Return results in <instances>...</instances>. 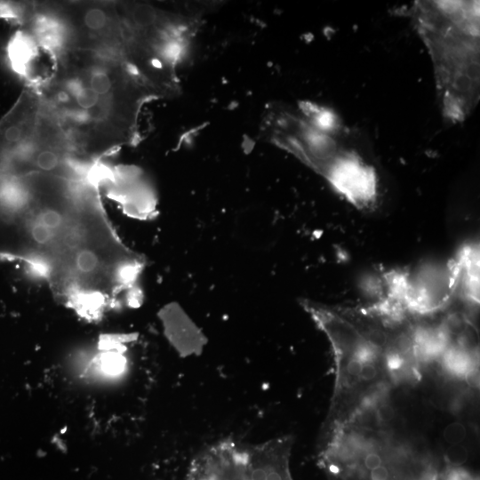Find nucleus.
I'll return each mask as SVG.
<instances>
[{"label":"nucleus","mask_w":480,"mask_h":480,"mask_svg":"<svg viewBox=\"0 0 480 480\" xmlns=\"http://www.w3.org/2000/svg\"><path fill=\"white\" fill-rule=\"evenodd\" d=\"M246 447L223 440L199 453L186 480H245Z\"/></svg>","instance_id":"obj_7"},{"label":"nucleus","mask_w":480,"mask_h":480,"mask_svg":"<svg viewBox=\"0 0 480 480\" xmlns=\"http://www.w3.org/2000/svg\"><path fill=\"white\" fill-rule=\"evenodd\" d=\"M466 435V428L460 422H452L447 425L443 432L444 438L450 445L461 444Z\"/></svg>","instance_id":"obj_10"},{"label":"nucleus","mask_w":480,"mask_h":480,"mask_svg":"<svg viewBox=\"0 0 480 480\" xmlns=\"http://www.w3.org/2000/svg\"><path fill=\"white\" fill-rule=\"evenodd\" d=\"M468 458V450L461 444H451L445 454L447 462L452 467L462 465L467 461Z\"/></svg>","instance_id":"obj_11"},{"label":"nucleus","mask_w":480,"mask_h":480,"mask_svg":"<svg viewBox=\"0 0 480 480\" xmlns=\"http://www.w3.org/2000/svg\"><path fill=\"white\" fill-rule=\"evenodd\" d=\"M377 375L376 366L372 363H366L363 364L361 372L359 374L360 378L364 380H371L374 379Z\"/></svg>","instance_id":"obj_15"},{"label":"nucleus","mask_w":480,"mask_h":480,"mask_svg":"<svg viewBox=\"0 0 480 480\" xmlns=\"http://www.w3.org/2000/svg\"><path fill=\"white\" fill-rule=\"evenodd\" d=\"M410 12L433 62L443 116L461 122L479 100V1H415Z\"/></svg>","instance_id":"obj_3"},{"label":"nucleus","mask_w":480,"mask_h":480,"mask_svg":"<svg viewBox=\"0 0 480 480\" xmlns=\"http://www.w3.org/2000/svg\"><path fill=\"white\" fill-rule=\"evenodd\" d=\"M34 89L43 111L92 160L135 144L143 107L164 98L128 61L88 50L60 54Z\"/></svg>","instance_id":"obj_2"},{"label":"nucleus","mask_w":480,"mask_h":480,"mask_svg":"<svg viewBox=\"0 0 480 480\" xmlns=\"http://www.w3.org/2000/svg\"><path fill=\"white\" fill-rule=\"evenodd\" d=\"M465 380L471 388H478L479 386V372L476 368H468L465 372Z\"/></svg>","instance_id":"obj_14"},{"label":"nucleus","mask_w":480,"mask_h":480,"mask_svg":"<svg viewBox=\"0 0 480 480\" xmlns=\"http://www.w3.org/2000/svg\"><path fill=\"white\" fill-rule=\"evenodd\" d=\"M101 196L90 180L0 168V259L26 263L88 322L141 303L147 262L118 236Z\"/></svg>","instance_id":"obj_1"},{"label":"nucleus","mask_w":480,"mask_h":480,"mask_svg":"<svg viewBox=\"0 0 480 480\" xmlns=\"http://www.w3.org/2000/svg\"><path fill=\"white\" fill-rule=\"evenodd\" d=\"M394 412L392 408L387 404L380 406L378 409L377 415L378 418L382 421H388L392 419Z\"/></svg>","instance_id":"obj_17"},{"label":"nucleus","mask_w":480,"mask_h":480,"mask_svg":"<svg viewBox=\"0 0 480 480\" xmlns=\"http://www.w3.org/2000/svg\"><path fill=\"white\" fill-rule=\"evenodd\" d=\"M45 52L36 38L26 29L18 30L10 40L7 54L12 68L29 82L35 88L40 83L39 70L36 68L39 52Z\"/></svg>","instance_id":"obj_9"},{"label":"nucleus","mask_w":480,"mask_h":480,"mask_svg":"<svg viewBox=\"0 0 480 480\" xmlns=\"http://www.w3.org/2000/svg\"><path fill=\"white\" fill-rule=\"evenodd\" d=\"M369 480H393L390 468L383 464L367 473Z\"/></svg>","instance_id":"obj_13"},{"label":"nucleus","mask_w":480,"mask_h":480,"mask_svg":"<svg viewBox=\"0 0 480 480\" xmlns=\"http://www.w3.org/2000/svg\"><path fill=\"white\" fill-rule=\"evenodd\" d=\"M51 4L62 27L64 52L88 50L131 63L116 2L68 1Z\"/></svg>","instance_id":"obj_5"},{"label":"nucleus","mask_w":480,"mask_h":480,"mask_svg":"<svg viewBox=\"0 0 480 480\" xmlns=\"http://www.w3.org/2000/svg\"><path fill=\"white\" fill-rule=\"evenodd\" d=\"M382 457L375 452H371L365 455L363 460L364 470L367 473L378 467L383 465Z\"/></svg>","instance_id":"obj_12"},{"label":"nucleus","mask_w":480,"mask_h":480,"mask_svg":"<svg viewBox=\"0 0 480 480\" xmlns=\"http://www.w3.org/2000/svg\"><path fill=\"white\" fill-rule=\"evenodd\" d=\"M269 138L323 176L359 209L375 204V169L351 147L350 135L335 116L324 109L280 107L266 120Z\"/></svg>","instance_id":"obj_4"},{"label":"nucleus","mask_w":480,"mask_h":480,"mask_svg":"<svg viewBox=\"0 0 480 480\" xmlns=\"http://www.w3.org/2000/svg\"><path fill=\"white\" fill-rule=\"evenodd\" d=\"M41 116L37 92L28 87L0 119V162L22 150L33 140Z\"/></svg>","instance_id":"obj_6"},{"label":"nucleus","mask_w":480,"mask_h":480,"mask_svg":"<svg viewBox=\"0 0 480 480\" xmlns=\"http://www.w3.org/2000/svg\"><path fill=\"white\" fill-rule=\"evenodd\" d=\"M289 443L276 439L246 447L245 480H292L288 468Z\"/></svg>","instance_id":"obj_8"},{"label":"nucleus","mask_w":480,"mask_h":480,"mask_svg":"<svg viewBox=\"0 0 480 480\" xmlns=\"http://www.w3.org/2000/svg\"><path fill=\"white\" fill-rule=\"evenodd\" d=\"M363 364L360 361L356 358L350 357L347 364V371L348 374L352 376H359Z\"/></svg>","instance_id":"obj_16"}]
</instances>
